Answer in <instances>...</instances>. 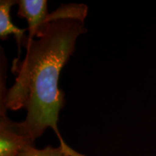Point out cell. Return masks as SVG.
I'll use <instances>...</instances> for the list:
<instances>
[{
	"label": "cell",
	"instance_id": "2",
	"mask_svg": "<svg viewBox=\"0 0 156 156\" xmlns=\"http://www.w3.org/2000/svg\"><path fill=\"white\" fill-rule=\"evenodd\" d=\"M17 15L23 17L28 23L29 35L27 39L32 40L34 37L40 38L44 34L48 22L47 1L46 0H20Z\"/></svg>",
	"mask_w": 156,
	"mask_h": 156
},
{
	"label": "cell",
	"instance_id": "5",
	"mask_svg": "<svg viewBox=\"0 0 156 156\" xmlns=\"http://www.w3.org/2000/svg\"><path fill=\"white\" fill-rule=\"evenodd\" d=\"M17 156H70L62 149L61 146L54 147L51 146L38 149L34 145H30L23 147Z\"/></svg>",
	"mask_w": 156,
	"mask_h": 156
},
{
	"label": "cell",
	"instance_id": "4",
	"mask_svg": "<svg viewBox=\"0 0 156 156\" xmlns=\"http://www.w3.org/2000/svg\"><path fill=\"white\" fill-rule=\"evenodd\" d=\"M17 4L14 0H2L0 2V37L6 39L9 35L13 34L16 39L19 48L23 44L25 40L24 34L28 28L20 29L12 24L10 18V9L12 5Z\"/></svg>",
	"mask_w": 156,
	"mask_h": 156
},
{
	"label": "cell",
	"instance_id": "1",
	"mask_svg": "<svg viewBox=\"0 0 156 156\" xmlns=\"http://www.w3.org/2000/svg\"><path fill=\"white\" fill-rule=\"evenodd\" d=\"M84 22L75 19L54 20L48 23L38 41L25 39L27 52L22 62H13L17 77L0 102V112L27 109L25 119L17 123L23 135L34 142L51 127L62 149L70 156H86L67 145L58 129V113L64 104L63 91L58 87L61 70L75 49L78 36L86 33Z\"/></svg>",
	"mask_w": 156,
	"mask_h": 156
},
{
	"label": "cell",
	"instance_id": "3",
	"mask_svg": "<svg viewBox=\"0 0 156 156\" xmlns=\"http://www.w3.org/2000/svg\"><path fill=\"white\" fill-rule=\"evenodd\" d=\"M34 145L21 133L17 122L11 121L6 114L0 117V156H17L25 146Z\"/></svg>",
	"mask_w": 156,
	"mask_h": 156
}]
</instances>
